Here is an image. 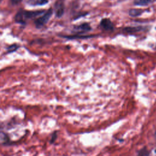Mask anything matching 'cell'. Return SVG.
<instances>
[{"label":"cell","instance_id":"obj_1","mask_svg":"<svg viewBox=\"0 0 156 156\" xmlns=\"http://www.w3.org/2000/svg\"><path fill=\"white\" fill-rule=\"evenodd\" d=\"M44 12V10H20L16 13L14 19L16 23L24 24H26L27 20L34 18L40 15H42Z\"/></svg>","mask_w":156,"mask_h":156},{"label":"cell","instance_id":"obj_2","mask_svg":"<svg viewBox=\"0 0 156 156\" xmlns=\"http://www.w3.org/2000/svg\"><path fill=\"white\" fill-rule=\"evenodd\" d=\"M53 13V10L52 9H48L46 12L43 13V15L36 19L34 21V24L37 28H41L44 25H45L49 19L51 18L52 15Z\"/></svg>","mask_w":156,"mask_h":156},{"label":"cell","instance_id":"obj_3","mask_svg":"<svg viewBox=\"0 0 156 156\" xmlns=\"http://www.w3.org/2000/svg\"><path fill=\"white\" fill-rule=\"evenodd\" d=\"M54 7H55V13L56 16L58 18L62 17L64 13V10H65V6H64L63 2L60 0L57 1L54 5Z\"/></svg>","mask_w":156,"mask_h":156},{"label":"cell","instance_id":"obj_4","mask_svg":"<svg viewBox=\"0 0 156 156\" xmlns=\"http://www.w3.org/2000/svg\"><path fill=\"white\" fill-rule=\"evenodd\" d=\"M100 26L105 30H113L114 26L111 20L108 18H104L100 23Z\"/></svg>","mask_w":156,"mask_h":156},{"label":"cell","instance_id":"obj_5","mask_svg":"<svg viewBox=\"0 0 156 156\" xmlns=\"http://www.w3.org/2000/svg\"><path fill=\"white\" fill-rule=\"evenodd\" d=\"M74 30L79 33H83L87 32L91 30V27L90 24L87 23H84L78 26H76L74 27Z\"/></svg>","mask_w":156,"mask_h":156},{"label":"cell","instance_id":"obj_6","mask_svg":"<svg viewBox=\"0 0 156 156\" xmlns=\"http://www.w3.org/2000/svg\"><path fill=\"white\" fill-rule=\"evenodd\" d=\"M144 27L141 26H136V27H126L124 28V31L127 33H135L138 32L141 30H143Z\"/></svg>","mask_w":156,"mask_h":156},{"label":"cell","instance_id":"obj_7","mask_svg":"<svg viewBox=\"0 0 156 156\" xmlns=\"http://www.w3.org/2000/svg\"><path fill=\"white\" fill-rule=\"evenodd\" d=\"M144 12V10L142 9H131L129 11V14L132 17H136L141 15Z\"/></svg>","mask_w":156,"mask_h":156},{"label":"cell","instance_id":"obj_8","mask_svg":"<svg viewBox=\"0 0 156 156\" xmlns=\"http://www.w3.org/2000/svg\"><path fill=\"white\" fill-rule=\"evenodd\" d=\"M155 0H135L133 4L138 6H146L151 4Z\"/></svg>","mask_w":156,"mask_h":156},{"label":"cell","instance_id":"obj_9","mask_svg":"<svg viewBox=\"0 0 156 156\" xmlns=\"http://www.w3.org/2000/svg\"><path fill=\"white\" fill-rule=\"evenodd\" d=\"M19 47H20V46L17 44H13L12 45H10L7 48V53H12V52H13L16 51L19 48Z\"/></svg>","mask_w":156,"mask_h":156},{"label":"cell","instance_id":"obj_10","mask_svg":"<svg viewBox=\"0 0 156 156\" xmlns=\"http://www.w3.org/2000/svg\"><path fill=\"white\" fill-rule=\"evenodd\" d=\"M48 0H36L34 2V4L43 5L48 4Z\"/></svg>","mask_w":156,"mask_h":156},{"label":"cell","instance_id":"obj_11","mask_svg":"<svg viewBox=\"0 0 156 156\" xmlns=\"http://www.w3.org/2000/svg\"><path fill=\"white\" fill-rule=\"evenodd\" d=\"M56 138H57V132H54V133L52 134V137H51V141H50V143H53L55 141V140Z\"/></svg>","mask_w":156,"mask_h":156},{"label":"cell","instance_id":"obj_12","mask_svg":"<svg viewBox=\"0 0 156 156\" xmlns=\"http://www.w3.org/2000/svg\"><path fill=\"white\" fill-rule=\"evenodd\" d=\"M22 1V0H11V2L12 4H18L20 2H21Z\"/></svg>","mask_w":156,"mask_h":156},{"label":"cell","instance_id":"obj_13","mask_svg":"<svg viewBox=\"0 0 156 156\" xmlns=\"http://www.w3.org/2000/svg\"><path fill=\"white\" fill-rule=\"evenodd\" d=\"M139 155H148V152H147V151H145V149H144V151L143 152V151H140V153H139Z\"/></svg>","mask_w":156,"mask_h":156},{"label":"cell","instance_id":"obj_14","mask_svg":"<svg viewBox=\"0 0 156 156\" xmlns=\"http://www.w3.org/2000/svg\"><path fill=\"white\" fill-rule=\"evenodd\" d=\"M155 153H156V149H155Z\"/></svg>","mask_w":156,"mask_h":156}]
</instances>
